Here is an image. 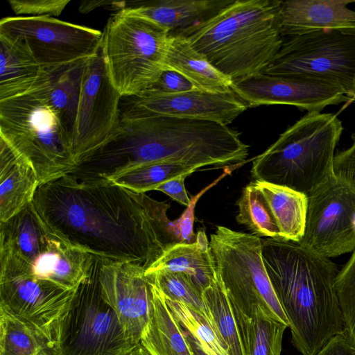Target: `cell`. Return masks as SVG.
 Here are the masks:
<instances>
[{"mask_svg":"<svg viewBox=\"0 0 355 355\" xmlns=\"http://www.w3.org/2000/svg\"><path fill=\"white\" fill-rule=\"evenodd\" d=\"M151 201L107 179L71 173L41 184L33 200L53 229L94 257L146 269L173 245Z\"/></svg>","mask_w":355,"mask_h":355,"instance_id":"1","label":"cell"},{"mask_svg":"<svg viewBox=\"0 0 355 355\" xmlns=\"http://www.w3.org/2000/svg\"><path fill=\"white\" fill-rule=\"evenodd\" d=\"M249 146L216 121L169 116L121 118L119 135L93 157L96 172L112 180L137 167L177 163L202 169L240 166Z\"/></svg>","mask_w":355,"mask_h":355,"instance_id":"2","label":"cell"},{"mask_svg":"<svg viewBox=\"0 0 355 355\" xmlns=\"http://www.w3.org/2000/svg\"><path fill=\"white\" fill-rule=\"evenodd\" d=\"M261 255L285 313L291 341L302 355H315L345 325L336 290L337 267L300 242L261 239Z\"/></svg>","mask_w":355,"mask_h":355,"instance_id":"3","label":"cell"},{"mask_svg":"<svg viewBox=\"0 0 355 355\" xmlns=\"http://www.w3.org/2000/svg\"><path fill=\"white\" fill-rule=\"evenodd\" d=\"M280 0H234L178 34L233 82L263 73L284 40Z\"/></svg>","mask_w":355,"mask_h":355,"instance_id":"4","label":"cell"},{"mask_svg":"<svg viewBox=\"0 0 355 355\" xmlns=\"http://www.w3.org/2000/svg\"><path fill=\"white\" fill-rule=\"evenodd\" d=\"M343 130L336 114L307 112L253 160L252 177L309 196L334 174Z\"/></svg>","mask_w":355,"mask_h":355,"instance_id":"5","label":"cell"},{"mask_svg":"<svg viewBox=\"0 0 355 355\" xmlns=\"http://www.w3.org/2000/svg\"><path fill=\"white\" fill-rule=\"evenodd\" d=\"M48 82L0 101V139L31 164L40 184L77 166L71 136L49 101Z\"/></svg>","mask_w":355,"mask_h":355,"instance_id":"6","label":"cell"},{"mask_svg":"<svg viewBox=\"0 0 355 355\" xmlns=\"http://www.w3.org/2000/svg\"><path fill=\"white\" fill-rule=\"evenodd\" d=\"M169 31L121 10L108 19L101 52L108 77L122 98L134 96L161 75Z\"/></svg>","mask_w":355,"mask_h":355,"instance_id":"7","label":"cell"},{"mask_svg":"<svg viewBox=\"0 0 355 355\" xmlns=\"http://www.w3.org/2000/svg\"><path fill=\"white\" fill-rule=\"evenodd\" d=\"M209 248L216 279L232 305L247 316L259 306L289 327L263 265L259 236L217 226Z\"/></svg>","mask_w":355,"mask_h":355,"instance_id":"8","label":"cell"},{"mask_svg":"<svg viewBox=\"0 0 355 355\" xmlns=\"http://www.w3.org/2000/svg\"><path fill=\"white\" fill-rule=\"evenodd\" d=\"M0 305L28 323L52 355H60L65 325L77 289L31 275L17 261L0 257Z\"/></svg>","mask_w":355,"mask_h":355,"instance_id":"9","label":"cell"},{"mask_svg":"<svg viewBox=\"0 0 355 355\" xmlns=\"http://www.w3.org/2000/svg\"><path fill=\"white\" fill-rule=\"evenodd\" d=\"M263 73L324 80L354 98L355 35L319 31L288 37Z\"/></svg>","mask_w":355,"mask_h":355,"instance_id":"10","label":"cell"},{"mask_svg":"<svg viewBox=\"0 0 355 355\" xmlns=\"http://www.w3.org/2000/svg\"><path fill=\"white\" fill-rule=\"evenodd\" d=\"M0 35L21 42L50 75L97 55L103 32L49 16L3 17Z\"/></svg>","mask_w":355,"mask_h":355,"instance_id":"11","label":"cell"},{"mask_svg":"<svg viewBox=\"0 0 355 355\" xmlns=\"http://www.w3.org/2000/svg\"><path fill=\"white\" fill-rule=\"evenodd\" d=\"M102 260L94 257L90 277L78 288L68 315L60 355H128L137 345L125 334L98 283Z\"/></svg>","mask_w":355,"mask_h":355,"instance_id":"12","label":"cell"},{"mask_svg":"<svg viewBox=\"0 0 355 355\" xmlns=\"http://www.w3.org/2000/svg\"><path fill=\"white\" fill-rule=\"evenodd\" d=\"M122 96L112 84L101 52L85 64L72 135L77 166L119 135ZM76 166V167H77Z\"/></svg>","mask_w":355,"mask_h":355,"instance_id":"13","label":"cell"},{"mask_svg":"<svg viewBox=\"0 0 355 355\" xmlns=\"http://www.w3.org/2000/svg\"><path fill=\"white\" fill-rule=\"evenodd\" d=\"M331 258L355 250V187L334 174L308 196L304 233L300 241Z\"/></svg>","mask_w":355,"mask_h":355,"instance_id":"14","label":"cell"},{"mask_svg":"<svg viewBox=\"0 0 355 355\" xmlns=\"http://www.w3.org/2000/svg\"><path fill=\"white\" fill-rule=\"evenodd\" d=\"M122 98L121 118L169 116L227 125L248 107L232 89L226 93L196 90L175 94L145 90Z\"/></svg>","mask_w":355,"mask_h":355,"instance_id":"15","label":"cell"},{"mask_svg":"<svg viewBox=\"0 0 355 355\" xmlns=\"http://www.w3.org/2000/svg\"><path fill=\"white\" fill-rule=\"evenodd\" d=\"M232 89L250 107L289 105L309 113H320L327 105L348 99L340 86L313 77L261 73L234 81Z\"/></svg>","mask_w":355,"mask_h":355,"instance_id":"16","label":"cell"},{"mask_svg":"<svg viewBox=\"0 0 355 355\" xmlns=\"http://www.w3.org/2000/svg\"><path fill=\"white\" fill-rule=\"evenodd\" d=\"M146 270L131 262L102 261L98 273L103 299L135 345L140 343L152 313L151 284Z\"/></svg>","mask_w":355,"mask_h":355,"instance_id":"17","label":"cell"},{"mask_svg":"<svg viewBox=\"0 0 355 355\" xmlns=\"http://www.w3.org/2000/svg\"><path fill=\"white\" fill-rule=\"evenodd\" d=\"M354 1H283L281 31L290 37L319 31H336L355 35V11L347 8Z\"/></svg>","mask_w":355,"mask_h":355,"instance_id":"18","label":"cell"},{"mask_svg":"<svg viewBox=\"0 0 355 355\" xmlns=\"http://www.w3.org/2000/svg\"><path fill=\"white\" fill-rule=\"evenodd\" d=\"M234 0L125 1V12L148 19L178 34L216 15Z\"/></svg>","mask_w":355,"mask_h":355,"instance_id":"19","label":"cell"},{"mask_svg":"<svg viewBox=\"0 0 355 355\" xmlns=\"http://www.w3.org/2000/svg\"><path fill=\"white\" fill-rule=\"evenodd\" d=\"M40 184L31 164L0 139V222L32 202Z\"/></svg>","mask_w":355,"mask_h":355,"instance_id":"20","label":"cell"},{"mask_svg":"<svg viewBox=\"0 0 355 355\" xmlns=\"http://www.w3.org/2000/svg\"><path fill=\"white\" fill-rule=\"evenodd\" d=\"M51 76L21 42L0 35V101L32 91Z\"/></svg>","mask_w":355,"mask_h":355,"instance_id":"21","label":"cell"},{"mask_svg":"<svg viewBox=\"0 0 355 355\" xmlns=\"http://www.w3.org/2000/svg\"><path fill=\"white\" fill-rule=\"evenodd\" d=\"M163 68L179 72L202 91L211 93L232 91V79L218 70L182 35L169 34Z\"/></svg>","mask_w":355,"mask_h":355,"instance_id":"22","label":"cell"},{"mask_svg":"<svg viewBox=\"0 0 355 355\" xmlns=\"http://www.w3.org/2000/svg\"><path fill=\"white\" fill-rule=\"evenodd\" d=\"M150 279L152 313L140 343L150 355H193L182 327L170 311L163 294Z\"/></svg>","mask_w":355,"mask_h":355,"instance_id":"23","label":"cell"},{"mask_svg":"<svg viewBox=\"0 0 355 355\" xmlns=\"http://www.w3.org/2000/svg\"><path fill=\"white\" fill-rule=\"evenodd\" d=\"M164 271L187 274L202 293L216 281L210 248L203 250L196 241L177 243L168 246L145 273L150 275Z\"/></svg>","mask_w":355,"mask_h":355,"instance_id":"24","label":"cell"},{"mask_svg":"<svg viewBox=\"0 0 355 355\" xmlns=\"http://www.w3.org/2000/svg\"><path fill=\"white\" fill-rule=\"evenodd\" d=\"M230 304L244 355H281L283 336L288 327L259 306H254L250 316H247Z\"/></svg>","mask_w":355,"mask_h":355,"instance_id":"25","label":"cell"},{"mask_svg":"<svg viewBox=\"0 0 355 355\" xmlns=\"http://www.w3.org/2000/svg\"><path fill=\"white\" fill-rule=\"evenodd\" d=\"M254 182L270 206L281 239L300 242L305 230L308 196L286 187L257 180Z\"/></svg>","mask_w":355,"mask_h":355,"instance_id":"26","label":"cell"},{"mask_svg":"<svg viewBox=\"0 0 355 355\" xmlns=\"http://www.w3.org/2000/svg\"><path fill=\"white\" fill-rule=\"evenodd\" d=\"M85 63L77 64L57 72L51 76L46 85L49 101L71 138Z\"/></svg>","mask_w":355,"mask_h":355,"instance_id":"27","label":"cell"},{"mask_svg":"<svg viewBox=\"0 0 355 355\" xmlns=\"http://www.w3.org/2000/svg\"><path fill=\"white\" fill-rule=\"evenodd\" d=\"M236 205L239 213L236 220L239 224L245 225L256 236L281 239L270 206L254 181L244 187Z\"/></svg>","mask_w":355,"mask_h":355,"instance_id":"28","label":"cell"},{"mask_svg":"<svg viewBox=\"0 0 355 355\" xmlns=\"http://www.w3.org/2000/svg\"><path fill=\"white\" fill-rule=\"evenodd\" d=\"M46 349L25 321L0 305V355H37Z\"/></svg>","mask_w":355,"mask_h":355,"instance_id":"29","label":"cell"},{"mask_svg":"<svg viewBox=\"0 0 355 355\" xmlns=\"http://www.w3.org/2000/svg\"><path fill=\"white\" fill-rule=\"evenodd\" d=\"M202 297L228 355H244L230 302L217 279L203 291Z\"/></svg>","mask_w":355,"mask_h":355,"instance_id":"30","label":"cell"},{"mask_svg":"<svg viewBox=\"0 0 355 355\" xmlns=\"http://www.w3.org/2000/svg\"><path fill=\"white\" fill-rule=\"evenodd\" d=\"M199 169L177 163H155L131 169L111 182L132 191L145 193L155 190L162 183L184 174L191 175Z\"/></svg>","mask_w":355,"mask_h":355,"instance_id":"31","label":"cell"},{"mask_svg":"<svg viewBox=\"0 0 355 355\" xmlns=\"http://www.w3.org/2000/svg\"><path fill=\"white\" fill-rule=\"evenodd\" d=\"M164 299L182 328L194 336L205 352L209 355H228L225 344L210 320L182 303Z\"/></svg>","mask_w":355,"mask_h":355,"instance_id":"32","label":"cell"},{"mask_svg":"<svg viewBox=\"0 0 355 355\" xmlns=\"http://www.w3.org/2000/svg\"><path fill=\"white\" fill-rule=\"evenodd\" d=\"M148 275L166 298L189 306L214 324L202 293L196 288L189 275L183 272L166 271Z\"/></svg>","mask_w":355,"mask_h":355,"instance_id":"33","label":"cell"},{"mask_svg":"<svg viewBox=\"0 0 355 355\" xmlns=\"http://www.w3.org/2000/svg\"><path fill=\"white\" fill-rule=\"evenodd\" d=\"M335 286L345 325L344 334L355 348V250L338 271Z\"/></svg>","mask_w":355,"mask_h":355,"instance_id":"34","label":"cell"},{"mask_svg":"<svg viewBox=\"0 0 355 355\" xmlns=\"http://www.w3.org/2000/svg\"><path fill=\"white\" fill-rule=\"evenodd\" d=\"M230 168H225L224 173L214 182L204 188L196 196L191 198L189 205L180 218L171 220V231L175 243H191L196 241V235L193 230L194 222V209L199 198L210 188L216 184L221 179L231 173Z\"/></svg>","mask_w":355,"mask_h":355,"instance_id":"35","label":"cell"},{"mask_svg":"<svg viewBox=\"0 0 355 355\" xmlns=\"http://www.w3.org/2000/svg\"><path fill=\"white\" fill-rule=\"evenodd\" d=\"M70 0H8L13 12L30 17H58Z\"/></svg>","mask_w":355,"mask_h":355,"instance_id":"36","label":"cell"},{"mask_svg":"<svg viewBox=\"0 0 355 355\" xmlns=\"http://www.w3.org/2000/svg\"><path fill=\"white\" fill-rule=\"evenodd\" d=\"M146 90L159 94H175L200 89L179 72L164 69L157 81Z\"/></svg>","mask_w":355,"mask_h":355,"instance_id":"37","label":"cell"},{"mask_svg":"<svg viewBox=\"0 0 355 355\" xmlns=\"http://www.w3.org/2000/svg\"><path fill=\"white\" fill-rule=\"evenodd\" d=\"M352 138V144L335 155L333 173L335 176L355 187V133Z\"/></svg>","mask_w":355,"mask_h":355,"instance_id":"38","label":"cell"},{"mask_svg":"<svg viewBox=\"0 0 355 355\" xmlns=\"http://www.w3.org/2000/svg\"><path fill=\"white\" fill-rule=\"evenodd\" d=\"M189 175L184 174L169 180L160 184L155 191H161L178 202L187 207L190 203L191 198L187 195L184 180Z\"/></svg>","mask_w":355,"mask_h":355,"instance_id":"39","label":"cell"},{"mask_svg":"<svg viewBox=\"0 0 355 355\" xmlns=\"http://www.w3.org/2000/svg\"><path fill=\"white\" fill-rule=\"evenodd\" d=\"M315 355H355V348L340 334L332 337Z\"/></svg>","mask_w":355,"mask_h":355,"instance_id":"40","label":"cell"},{"mask_svg":"<svg viewBox=\"0 0 355 355\" xmlns=\"http://www.w3.org/2000/svg\"><path fill=\"white\" fill-rule=\"evenodd\" d=\"M125 1H86L80 3L79 11L85 14L101 7H112L121 10L124 8Z\"/></svg>","mask_w":355,"mask_h":355,"instance_id":"41","label":"cell"},{"mask_svg":"<svg viewBox=\"0 0 355 355\" xmlns=\"http://www.w3.org/2000/svg\"><path fill=\"white\" fill-rule=\"evenodd\" d=\"M183 329L184 334L189 342L193 355H209L205 352L198 341L189 331Z\"/></svg>","mask_w":355,"mask_h":355,"instance_id":"42","label":"cell"},{"mask_svg":"<svg viewBox=\"0 0 355 355\" xmlns=\"http://www.w3.org/2000/svg\"><path fill=\"white\" fill-rule=\"evenodd\" d=\"M196 242L199 247L203 250L207 251L209 250V241L207 238L204 230H199L196 234Z\"/></svg>","mask_w":355,"mask_h":355,"instance_id":"43","label":"cell"},{"mask_svg":"<svg viewBox=\"0 0 355 355\" xmlns=\"http://www.w3.org/2000/svg\"><path fill=\"white\" fill-rule=\"evenodd\" d=\"M128 355H150L147 349L141 344L139 343L129 354Z\"/></svg>","mask_w":355,"mask_h":355,"instance_id":"44","label":"cell"},{"mask_svg":"<svg viewBox=\"0 0 355 355\" xmlns=\"http://www.w3.org/2000/svg\"><path fill=\"white\" fill-rule=\"evenodd\" d=\"M37 355H52V354L49 353L46 349H43L41 352H40Z\"/></svg>","mask_w":355,"mask_h":355,"instance_id":"45","label":"cell"},{"mask_svg":"<svg viewBox=\"0 0 355 355\" xmlns=\"http://www.w3.org/2000/svg\"></svg>","mask_w":355,"mask_h":355,"instance_id":"46","label":"cell"}]
</instances>
